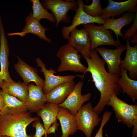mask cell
<instances>
[{
	"label": "cell",
	"instance_id": "obj_9",
	"mask_svg": "<svg viewBox=\"0 0 137 137\" xmlns=\"http://www.w3.org/2000/svg\"><path fill=\"white\" fill-rule=\"evenodd\" d=\"M70 33L67 39L68 44L80 53L84 58H90L91 51V40L87 31L84 28L79 29L76 28Z\"/></svg>",
	"mask_w": 137,
	"mask_h": 137
},
{
	"label": "cell",
	"instance_id": "obj_24",
	"mask_svg": "<svg viewBox=\"0 0 137 137\" xmlns=\"http://www.w3.org/2000/svg\"><path fill=\"white\" fill-rule=\"evenodd\" d=\"M2 90L6 93L15 97L21 101L25 102L28 95V86L23 82L19 81L18 82L6 83L1 87Z\"/></svg>",
	"mask_w": 137,
	"mask_h": 137
},
{
	"label": "cell",
	"instance_id": "obj_31",
	"mask_svg": "<svg viewBox=\"0 0 137 137\" xmlns=\"http://www.w3.org/2000/svg\"><path fill=\"white\" fill-rule=\"evenodd\" d=\"M48 129L47 131V134H49L52 133L55 134L56 130H58V127L59 125V124L57 122V120L54 122Z\"/></svg>",
	"mask_w": 137,
	"mask_h": 137
},
{
	"label": "cell",
	"instance_id": "obj_8",
	"mask_svg": "<svg viewBox=\"0 0 137 137\" xmlns=\"http://www.w3.org/2000/svg\"><path fill=\"white\" fill-rule=\"evenodd\" d=\"M9 53V45L3 22L0 21V88L4 83L14 81L11 77L8 70Z\"/></svg>",
	"mask_w": 137,
	"mask_h": 137
},
{
	"label": "cell",
	"instance_id": "obj_34",
	"mask_svg": "<svg viewBox=\"0 0 137 137\" xmlns=\"http://www.w3.org/2000/svg\"><path fill=\"white\" fill-rule=\"evenodd\" d=\"M4 104V102L3 98L0 93V109L1 111L3 108Z\"/></svg>",
	"mask_w": 137,
	"mask_h": 137
},
{
	"label": "cell",
	"instance_id": "obj_25",
	"mask_svg": "<svg viewBox=\"0 0 137 137\" xmlns=\"http://www.w3.org/2000/svg\"><path fill=\"white\" fill-rule=\"evenodd\" d=\"M59 108L58 105L47 103L37 112L38 115L40 117L42 120L46 133L52 124L57 120Z\"/></svg>",
	"mask_w": 137,
	"mask_h": 137
},
{
	"label": "cell",
	"instance_id": "obj_37",
	"mask_svg": "<svg viewBox=\"0 0 137 137\" xmlns=\"http://www.w3.org/2000/svg\"><path fill=\"white\" fill-rule=\"evenodd\" d=\"M2 135L0 133V137H2Z\"/></svg>",
	"mask_w": 137,
	"mask_h": 137
},
{
	"label": "cell",
	"instance_id": "obj_20",
	"mask_svg": "<svg viewBox=\"0 0 137 137\" xmlns=\"http://www.w3.org/2000/svg\"><path fill=\"white\" fill-rule=\"evenodd\" d=\"M74 81L65 82L56 87L46 95L47 103L59 105L62 103L73 89Z\"/></svg>",
	"mask_w": 137,
	"mask_h": 137
},
{
	"label": "cell",
	"instance_id": "obj_36",
	"mask_svg": "<svg viewBox=\"0 0 137 137\" xmlns=\"http://www.w3.org/2000/svg\"><path fill=\"white\" fill-rule=\"evenodd\" d=\"M2 113L1 110L0 109V115H2Z\"/></svg>",
	"mask_w": 137,
	"mask_h": 137
},
{
	"label": "cell",
	"instance_id": "obj_15",
	"mask_svg": "<svg viewBox=\"0 0 137 137\" xmlns=\"http://www.w3.org/2000/svg\"><path fill=\"white\" fill-rule=\"evenodd\" d=\"M17 57L18 61L14 64V67L16 71L22 78L23 83L28 86L30 82L33 81L37 86L43 88L44 80L39 75L37 69L27 64L18 56Z\"/></svg>",
	"mask_w": 137,
	"mask_h": 137
},
{
	"label": "cell",
	"instance_id": "obj_19",
	"mask_svg": "<svg viewBox=\"0 0 137 137\" xmlns=\"http://www.w3.org/2000/svg\"><path fill=\"white\" fill-rule=\"evenodd\" d=\"M57 119L59 120L61 126L62 135L60 137H68L77 131L75 115L67 109L59 107Z\"/></svg>",
	"mask_w": 137,
	"mask_h": 137
},
{
	"label": "cell",
	"instance_id": "obj_4",
	"mask_svg": "<svg viewBox=\"0 0 137 137\" xmlns=\"http://www.w3.org/2000/svg\"><path fill=\"white\" fill-rule=\"evenodd\" d=\"M107 105L112 107L118 122H123L128 128L133 127L137 120V105L129 104L119 99L117 95H113Z\"/></svg>",
	"mask_w": 137,
	"mask_h": 137
},
{
	"label": "cell",
	"instance_id": "obj_29",
	"mask_svg": "<svg viewBox=\"0 0 137 137\" xmlns=\"http://www.w3.org/2000/svg\"><path fill=\"white\" fill-rule=\"evenodd\" d=\"M112 114L111 112L109 111H105L104 112L100 127L94 137H103V128L110 119Z\"/></svg>",
	"mask_w": 137,
	"mask_h": 137
},
{
	"label": "cell",
	"instance_id": "obj_38",
	"mask_svg": "<svg viewBox=\"0 0 137 137\" xmlns=\"http://www.w3.org/2000/svg\"><path fill=\"white\" fill-rule=\"evenodd\" d=\"M132 137H135V136H134L133 135H132Z\"/></svg>",
	"mask_w": 137,
	"mask_h": 137
},
{
	"label": "cell",
	"instance_id": "obj_1",
	"mask_svg": "<svg viewBox=\"0 0 137 137\" xmlns=\"http://www.w3.org/2000/svg\"><path fill=\"white\" fill-rule=\"evenodd\" d=\"M84 58L88 65L85 74L88 72L91 73L92 80L100 93L99 100L93 108V111L99 114L103 111L112 95L117 96L122 92L117 83L120 75L112 74L107 71L105 62L99 57L95 49L91 50L90 58Z\"/></svg>",
	"mask_w": 137,
	"mask_h": 137
},
{
	"label": "cell",
	"instance_id": "obj_32",
	"mask_svg": "<svg viewBox=\"0 0 137 137\" xmlns=\"http://www.w3.org/2000/svg\"><path fill=\"white\" fill-rule=\"evenodd\" d=\"M134 128L132 131L133 135L135 137H137V120H135L133 124Z\"/></svg>",
	"mask_w": 137,
	"mask_h": 137
},
{
	"label": "cell",
	"instance_id": "obj_27",
	"mask_svg": "<svg viewBox=\"0 0 137 137\" xmlns=\"http://www.w3.org/2000/svg\"><path fill=\"white\" fill-rule=\"evenodd\" d=\"M83 8L86 13L94 17H100L103 9L100 0H93L90 5L83 4Z\"/></svg>",
	"mask_w": 137,
	"mask_h": 137
},
{
	"label": "cell",
	"instance_id": "obj_22",
	"mask_svg": "<svg viewBox=\"0 0 137 137\" xmlns=\"http://www.w3.org/2000/svg\"><path fill=\"white\" fill-rule=\"evenodd\" d=\"M4 100V106L2 110V114H15L28 111L25 102L16 98L0 91Z\"/></svg>",
	"mask_w": 137,
	"mask_h": 137
},
{
	"label": "cell",
	"instance_id": "obj_5",
	"mask_svg": "<svg viewBox=\"0 0 137 137\" xmlns=\"http://www.w3.org/2000/svg\"><path fill=\"white\" fill-rule=\"evenodd\" d=\"M92 103L83 105L75 115L78 130L81 131L86 137H91L92 132L101 121L98 114L93 110Z\"/></svg>",
	"mask_w": 137,
	"mask_h": 137
},
{
	"label": "cell",
	"instance_id": "obj_18",
	"mask_svg": "<svg viewBox=\"0 0 137 137\" xmlns=\"http://www.w3.org/2000/svg\"><path fill=\"white\" fill-rule=\"evenodd\" d=\"M130 39L126 41V53L124 59L122 60L120 65L121 69L129 73V77L133 80L137 79V44L133 47L130 46Z\"/></svg>",
	"mask_w": 137,
	"mask_h": 137
},
{
	"label": "cell",
	"instance_id": "obj_39",
	"mask_svg": "<svg viewBox=\"0 0 137 137\" xmlns=\"http://www.w3.org/2000/svg\"><path fill=\"white\" fill-rule=\"evenodd\" d=\"M1 115H0V116H1Z\"/></svg>",
	"mask_w": 137,
	"mask_h": 137
},
{
	"label": "cell",
	"instance_id": "obj_7",
	"mask_svg": "<svg viewBox=\"0 0 137 137\" xmlns=\"http://www.w3.org/2000/svg\"><path fill=\"white\" fill-rule=\"evenodd\" d=\"M83 26L88 31L90 37L91 50L102 45H112L117 48L122 45L120 42L114 39L112 31L104 29L102 25L90 24L83 25Z\"/></svg>",
	"mask_w": 137,
	"mask_h": 137
},
{
	"label": "cell",
	"instance_id": "obj_10",
	"mask_svg": "<svg viewBox=\"0 0 137 137\" xmlns=\"http://www.w3.org/2000/svg\"><path fill=\"white\" fill-rule=\"evenodd\" d=\"M126 48V44L120 46L115 49L101 47H97L95 49L107 64L108 72L116 75L120 73L121 69L120 65L122 61L121 56Z\"/></svg>",
	"mask_w": 137,
	"mask_h": 137
},
{
	"label": "cell",
	"instance_id": "obj_33",
	"mask_svg": "<svg viewBox=\"0 0 137 137\" xmlns=\"http://www.w3.org/2000/svg\"><path fill=\"white\" fill-rule=\"evenodd\" d=\"M131 42L133 43L137 44V32L135 33L131 38Z\"/></svg>",
	"mask_w": 137,
	"mask_h": 137
},
{
	"label": "cell",
	"instance_id": "obj_26",
	"mask_svg": "<svg viewBox=\"0 0 137 137\" xmlns=\"http://www.w3.org/2000/svg\"><path fill=\"white\" fill-rule=\"evenodd\" d=\"M30 1L32 3V16L33 18L39 21L41 19H44L51 22H56V19L53 14L49 12L39 0H31Z\"/></svg>",
	"mask_w": 137,
	"mask_h": 137
},
{
	"label": "cell",
	"instance_id": "obj_13",
	"mask_svg": "<svg viewBox=\"0 0 137 137\" xmlns=\"http://www.w3.org/2000/svg\"><path fill=\"white\" fill-rule=\"evenodd\" d=\"M83 85V82L81 81L75 84L71 92L62 103L58 105L59 106L67 109L75 115L83 104L89 100L91 97L90 93L83 95L81 94Z\"/></svg>",
	"mask_w": 137,
	"mask_h": 137
},
{
	"label": "cell",
	"instance_id": "obj_17",
	"mask_svg": "<svg viewBox=\"0 0 137 137\" xmlns=\"http://www.w3.org/2000/svg\"><path fill=\"white\" fill-rule=\"evenodd\" d=\"M28 95L25 102L28 110L30 113L37 112L46 103V95L43 88L34 85L33 83L28 85Z\"/></svg>",
	"mask_w": 137,
	"mask_h": 137
},
{
	"label": "cell",
	"instance_id": "obj_30",
	"mask_svg": "<svg viewBox=\"0 0 137 137\" xmlns=\"http://www.w3.org/2000/svg\"><path fill=\"white\" fill-rule=\"evenodd\" d=\"M132 26L125 32L123 39L124 40L130 39L131 37L137 32V11Z\"/></svg>",
	"mask_w": 137,
	"mask_h": 137
},
{
	"label": "cell",
	"instance_id": "obj_28",
	"mask_svg": "<svg viewBox=\"0 0 137 137\" xmlns=\"http://www.w3.org/2000/svg\"><path fill=\"white\" fill-rule=\"evenodd\" d=\"M34 122L32 125L36 129V132L35 135L32 137H42L44 135L45 137H47L46 131L40 119Z\"/></svg>",
	"mask_w": 137,
	"mask_h": 137
},
{
	"label": "cell",
	"instance_id": "obj_11",
	"mask_svg": "<svg viewBox=\"0 0 137 137\" xmlns=\"http://www.w3.org/2000/svg\"><path fill=\"white\" fill-rule=\"evenodd\" d=\"M38 66L41 68L40 71L44 74L45 78L44 83L43 87V92L46 95L54 88L63 83L73 81L76 76L73 75L65 76L56 75L55 70L50 68L47 69L45 64L41 59L38 58L36 59Z\"/></svg>",
	"mask_w": 137,
	"mask_h": 137
},
{
	"label": "cell",
	"instance_id": "obj_21",
	"mask_svg": "<svg viewBox=\"0 0 137 137\" xmlns=\"http://www.w3.org/2000/svg\"><path fill=\"white\" fill-rule=\"evenodd\" d=\"M135 15L134 13L126 12L118 18L114 19L111 18L107 19L102 25L104 29L113 31L116 35L117 40L120 42L118 37H122L124 35V33L121 32V29L125 26H128L133 21Z\"/></svg>",
	"mask_w": 137,
	"mask_h": 137
},
{
	"label": "cell",
	"instance_id": "obj_2",
	"mask_svg": "<svg viewBox=\"0 0 137 137\" xmlns=\"http://www.w3.org/2000/svg\"><path fill=\"white\" fill-rule=\"evenodd\" d=\"M32 117L27 111L20 114H4L0 117V133L10 137H32L27 134L26 129L32 122L39 119Z\"/></svg>",
	"mask_w": 137,
	"mask_h": 137
},
{
	"label": "cell",
	"instance_id": "obj_16",
	"mask_svg": "<svg viewBox=\"0 0 137 137\" xmlns=\"http://www.w3.org/2000/svg\"><path fill=\"white\" fill-rule=\"evenodd\" d=\"M25 21V26L21 32L8 33L7 35L8 36L18 35L23 37L28 33H31L48 43L52 42L50 39L48 38L45 35V31L48 29L42 26L39 21L32 17V12H30L26 18Z\"/></svg>",
	"mask_w": 137,
	"mask_h": 137
},
{
	"label": "cell",
	"instance_id": "obj_23",
	"mask_svg": "<svg viewBox=\"0 0 137 137\" xmlns=\"http://www.w3.org/2000/svg\"><path fill=\"white\" fill-rule=\"evenodd\" d=\"M127 71L121 69L120 76L117 83L123 94H126L134 103L137 99V80L130 78L128 76Z\"/></svg>",
	"mask_w": 137,
	"mask_h": 137
},
{
	"label": "cell",
	"instance_id": "obj_6",
	"mask_svg": "<svg viewBox=\"0 0 137 137\" xmlns=\"http://www.w3.org/2000/svg\"><path fill=\"white\" fill-rule=\"evenodd\" d=\"M41 3L47 9H49L56 19V27L59 23L68 24L70 22V17L67 14L70 10L75 12L78 7L77 1L71 0L70 2L62 0H43Z\"/></svg>",
	"mask_w": 137,
	"mask_h": 137
},
{
	"label": "cell",
	"instance_id": "obj_3",
	"mask_svg": "<svg viewBox=\"0 0 137 137\" xmlns=\"http://www.w3.org/2000/svg\"><path fill=\"white\" fill-rule=\"evenodd\" d=\"M60 59V64L58 68V72L70 71L83 73L80 77L83 78L87 67L80 61V55L68 43L61 46L56 54Z\"/></svg>",
	"mask_w": 137,
	"mask_h": 137
},
{
	"label": "cell",
	"instance_id": "obj_12",
	"mask_svg": "<svg viewBox=\"0 0 137 137\" xmlns=\"http://www.w3.org/2000/svg\"><path fill=\"white\" fill-rule=\"evenodd\" d=\"M77 1L78 7L75 11V14L72 20V25L68 26L63 27L61 29L62 36L66 39H68L71 32L80 25L94 23L103 25L105 22V21L102 20L100 17H92L86 13L83 9L84 3L83 1L78 0Z\"/></svg>",
	"mask_w": 137,
	"mask_h": 137
},
{
	"label": "cell",
	"instance_id": "obj_14",
	"mask_svg": "<svg viewBox=\"0 0 137 137\" xmlns=\"http://www.w3.org/2000/svg\"><path fill=\"white\" fill-rule=\"evenodd\" d=\"M137 11V0H128L121 2L108 0V5L102 9L100 17L105 21L111 17H119L125 12L134 13Z\"/></svg>",
	"mask_w": 137,
	"mask_h": 137
},
{
	"label": "cell",
	"instance_id": "obj_35",
	"mask_svg": "<svg viewBox=\"0 0 137 137\" xmlns=\"http://www.w3.org/2000/svg\"><path fill=\"white\" fill-rule=\"evenodd\" d=\"M2 137H10L7 136H5V135H3L2 136Z\"/></svg>",
	"mask_w": 137,
	"mask_h": 137
}]
</instances>
